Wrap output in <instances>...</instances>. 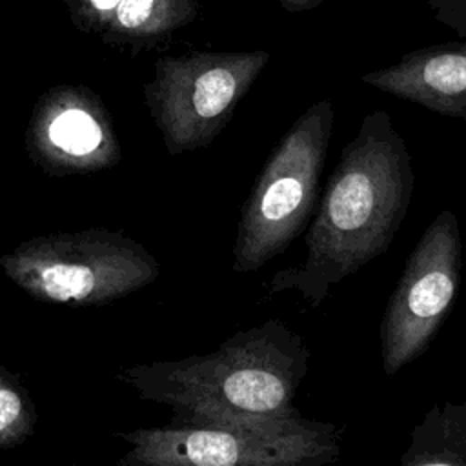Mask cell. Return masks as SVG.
<instances>
[{
  "mask_svg": "<svg viewBox=\"0 0 466 466\" xmlns=\"http://www.w3.org/2000/svg\"><path fill=\"white\" fill-rule=\"evenodd\" d=\"M411 157L391 116L368 113L342 147L306 231L300 266L277 273L271 293L295 289L317 308L329 289L382 255L411 202Z\"/></svg>",
  "mask_w": 466,
  "mask_h": 466,
  "instance_id": "cell-1",
  "label": "cell"
},
{
  "mask_svg": "<svg viewBox=\"0 0 466 466\" xmlns=\"http://www.w3.org/2000/svg\"><path fill=\"white\" fill-rule=\"evenodd\" d=\"M306 340L279 319L237 331L215 351L135 364L116 373L138 399L178 415L257 420L293 415L308 373Z\"/></svg>",
  "mask_w": 466,
  "mask_h": 466,
  "instance_id": "cell-2",
  "label": "cell"
},
{
  "mask_svg": "<svg viewBox=\"0 0 466 466\" xmlns=\"http://www.w3.org/2000/svg\"><path fill=\"white\" fill-rule=\"evenodd\" d=\"M118 466H326L340 457L342 428L304 417L224 420L173 413L169 424L120 435Z\"/></svg>",
  "mask_w": 466,
  "mask_h": 466,
  "instance_id": "cell-3",
  "label": "cell"
},
{
  "mask_svg": "<svg viewBox=\"0 0 466 466\" xmlns=\"http://www.w3.org/2000/svg\"><path fill=\"white\" fill-rule=\"evenodd\" d=\"M0 268L33 299L76 308L122 299L160 273L144 244L109 229L27 238L0 257Z\"/></svg>",
  "mask_w": 466,
  "mask_h": 466,
  "instance_id": "cell-4",
  "label": "cell"
},
{
  "mask_svg": "<svg viewBox=\"0 0 466 466\" xmlns=\"http://www.w3.org/2000/svg\"><path fill=\"white\" fill-rule=\"evenodd\" d=\"M335 107L313 102L268 157L246 198L233 246V269L249 273L280 255L308 226L324 169Z\"/></svg>",
  "mask_w": 466,
  "mask_h": 466,
  "instance_id": "cell-5",
  "label": "cell"
},
{
  "mask_svg": "<svg viewBox=\"0 0 466 466\" xmlns=\"http://www.w3.org/2000/svg\"><path fill=\"white\" fill-rule=\"evenodd\" d=\"M269 62L268 51L162 56L144 100L169 155L211 144Z\"/></svg>",
  "mask_w": 466,
  "mask_h": 466,
  "instance_id": "cell-6",
  "label": "cell"
},
{
  "mask_svg": "<svg viewBox=\"0 0 466 466\" xmlns=\"http://www.w3.org/2000/svg\"><path fill=\"white\" fill-rule=\"evenodd\" d=\"M461 257L457 215L442 209L408 255L379 326L382 371L388 377L430 348L455 302Z\"/></svg>",
  "mask_w": 466,
  "mask_h": 466,
  "instance_id": "cell-7",
  "label": "cell"
},
{
  "mask_svg": "<svg viewBox=\"0 0 466 466\" xmlns=\"http://www.w3.org/2000/svg\"><path fill=\"white\" fill-rule=\"evenodd\" d=\"M24 144L31 162L51 177L102 171L122 157L109 109L95 91L75 84L36 98Z\"/></svg>",
  "mask_w": 466,
  "mask_h": 466,
  "instance_id": "cell-8",
  "label": "cell"
},
{
  "mask_svg": "<svg viewBox=\"0 0 466 466\" xmlns=\"http://www.w3.org/2000/svg\"><path fill=\"white\" fill-rule=\"evenodd\" d=\"M362 82L433 113L466 120V38L410 51L388 67L364 73Z\"/></svg>",
  "mask_w": 466,
  "mask_h": 466,
  "instance_id": "cell-9",
  "label": "cell"
},
{
  "mask_svg": "<svg viewBox=\"0 0 466 466\" xmlns=\"http://www.w3.org/2000/svg\"><path fill=\"white\" fill-rule=\"evenodd\" d=\"M73 25L109 46L149 49L198 16L197 0H60Z\"/></svg>",
  "mask_w": 466,
  "mask_h": 466,
  "instance_id": "cell-10",
  "label": "cell"
},
{
  "mask_svg": "<svg viewBox=\"0 0 466 466\" xmlns=\"http://www.w3.org/2000/svg\"><path fill=\"white\" fill-rule=\"evenodd\" d=\"M399 466H466V400L433 404L413 426Z\"/></svg>",
  "mask_w": 466,
  "mask_h": 466,
  "instance_id": "cell-11",
  "label": "cell"
},
{
  "mask_svg": "<svg viewBox=\"0 0 466 466\" xmlns=\"http://www.w3.org/2000/svg\"><path fill=\"white\" fill-rule=\"evenodd\" d=\"M36 411L27 390L0 366V448H15L35 431Z\"/></svg>",
  "mask_w": 466,
  "mask_h": 466,
  "instance_id": "cell-12",
  "label": "cell"
},
{
  "mask_svg": "<svg viewBox=\"0 0 466 466\" xmlns=\"http://www.w3.org/2000/svg\"><path fill=\"white\" fill-rule=\"evenodd\" d=\"M433 18L466 38V0H428Z\"/></svg>",
  "mask_w": 466,
  "mask_h": 466,
  "instance_id": "cell-13",
  "label": "cell"
},
{
  "mask_svg": "<svg viewBox=\"0 0 466 466\" xmlns=\"http://www.w3.org/2000/svg\"><path fill=\"white\" fill-rule=\"evenodd\" d=\"M324 0H279L280 7L288 13H302V11H309L315 9L322 4Z\"/></svg>",
  "mask_w": 466,
  "mask_h": 466,
  "instance_id": "cell-14",
  "label": "cell"
}]
</instances>
